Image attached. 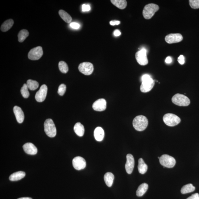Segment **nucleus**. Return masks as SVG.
<instances>
[{
    "label": "nucleus",
    "mask_w": 199,
    "mask_h": 199,
    "mask_svg": "<svg viewBox=\"0 0 199 199\" xmlns=\"http://www.w3.org/2000/svg\"><path fill=\"white\" fill-rule=\"evenodd\" d=\"M23 147L24 151L28 154L35 155L37 153V148L32 143H26Z\"/></svg>",
    "instance_id": "obj_17"
},
{
    "label": "nucleus",
    "mask_w": 199,
    "mask_h": 199,
    "mask_svg": "<svg viewBox=\"0 0 199 199\" xmlns=\"http://www.w3.org/2000/svg\"><path fill=\"white\" fill-rule=\"evenodd\" d=\"M159 9L158 5L155 4L151 3L146 5L143 10V15L144 18L146 19H150L154 16L155 13Z\"/></svg>",
    "instance_id": "obj_3"
},
{
    "label": "nucleus",
    "mask_w": 199,
    "mask_h": 199,
    "mask_svg": "<svg viewBox=\"0 0 199 199\" xmlns=\"http://www.w3.org/2000/svg\"><path fill=\"white\" fill-rule=\"evenodd\" d=\"M189 2L191 8L194 9L199 8V0H189Z\"/></svg>",
    "instance_id": "obj_32"
},
{
    "label": "nucleus",
    "mask_w": 199,
    "mask_h": 199,
    "mask_svg": "<svg viewBox=\"0 0 199 199\" xmlns=\"http://www.w3.org/2000/svg\"><path fill=\"white\" fill-rule=\"evenodd\" d=\"M172 62V58L170 56H168L165 60V62L167 64H170Z\"/></svg>",
    "instance_id": "obj_40"
},
{
    "label": "nucleus",
    "mask_w": 199,
    "mask_h": 199,
    "mask_svg": "<svg viewBox=\"0 0 199 199\" xmlns=\"http://www.w3.org/2000/svg\"><path fill=\"white\" fill-rule=\"evenodd\" d=\"M26 176L25 172L23 171H19L14 172L11 174L9 179L11 181L19 180L23 178Z\"/></svg>",
    "instance_id": "obj_19"
},
{
    "label": "nucleus",
    "mask_w": 199,
    "mask_h": 199,
    "mask_svg": "<svg viewBox=\"0 0 199 199\" xmlns=\"http://www.w3.org/2000/svg\"><path fill=\"white\" fill-rule=\"evenodd\" d=\"M43 54L42 47L39 46L32 49L28 55V58L32 60H39L42 56Z\"/></svg>",
    "instance_id": "obj_10"
},
{
    "label": "nucleus",
    "mask_w": 199,
    "mask_h": 199,
    "mask_svg": "<svg viewBox=\"0 0 199 199\" xmlns=\"http://www.w3.org/2000/svg\"><path fill=\"white\" fill-rule=\"evenodd\" d=\"M13 24H14V21L12 19L6 21L1 26V31L3 32H6L8 31L12 27Z\"/></svg>",
    "instance_id": "obj_24"
},
{
    "label": "nucleus",
    "mask_w": 199,
    "mask_h": 199,
    "mask_svg": "<svg viewBox=\"0 0 199 199\" xmlns=\"http://www.w3.org/2000/svg\"><path fill=\"white\" fill-rule=\"evenodd\" d=\"M47 90L48 88L46 85H42L35 95V100L37 102H42L44 101L46 97Z\"/></svg>",
    "instance_id": "obj_11"
},
{
    "label": "nucleus",
    "mask_w": 199,
    "mask_h": 199,
    "mask_svg": "<svg viewBox=\"0 0 199 199\" xmlns=\"http://www.w3.org/2000/svg\"><path fill=\"white\" fill-rule=\"evenodd\" d=\"M163 120L165 124L170 126H177L181 122V119L179 117L172 113L165 114L163 117Z\"/></svg>",
    "instance_id": "obj_6"
},
{
    "label": "nucleus",
    "mask_w": 199,
    "mask_h": 199,
    "mask_svg": "<svg viewBox=\"0 0 199 199\" xmlns=\"http://www.w3.org/2000/svg\"><path fill=\"white\" fill-rule=\"evenodd\" d=\"M110 24L112 26H114L115 25H119L120 23V22L118 21H111L110 22Z\"/></svg>",
    "instance_id": "obj_38"
},
{
    "label": "nucleus",
    "mask_w": 199,
    "mask_h": 199,
    "mask_svg": "<svg viewBox=\"0 0 199 199\" xmlns=\"http://www.w3.org/2000/svg\"><path fill=\"white\" fill-rule=\"evenodd\" d=\"M114 179V175L111 172H107L104 176V180H105L106 184L109 187L112 186Z\"/></svg>",
    "instance_id": "obj_20"
},
{
    "label": "nucleus",
    "mask_w": 199,
    "mask_h": 199,
    "mask_svg": "<svg viewBox=\"0 0 199 199\" xmlns=\"http://www.w3.org/2000/svg\"><path fill=\"white\" fill-rule=\"evenodd\" d=\"M59 68L61 73H68L69 68L68 65L65 62L60 61L58 64Z\"/></svg>",
    "instance_id": "obj_30"
},
{
    "label": "nucleus",
    "mask_w": 199,
    "mask_h": 199,
    "mask_svg": "<svg viewBox=\"0 0 199 199\" xmlns=\"http://www.w3.org/2000/svg\"><path fill=\"white\" fill-rule=\"evenodd\" d=\"M18 199H32L30 197H22V198H19Z\"/></svg>",
    "instance_id": "obj_41"
},
{
    "label": "nucleus",
    "mask_w": 199,
    "mask_h": 199,
    "mask_svg": "<svg viewBox=\"0 0 199 199\" xmlns=\"http://www.w3.org/2000/svg\"><path fill=\"white\" fill-rule=\"evenodd\" d=\"M178 61L181 65H183L185 63V58L183 55H180L178 58Z\"/></svg>",
    "instance_id": "obj_35"
},
{
    "label": "nucleus",
    "mask_w": 199,
    "mask_h": 199,
    "mask_svg": "<svg viewBox=\"0 0 199 199\" xmlns=\"http://www.w3.org/2000/svg\"><path fill=\"white\" fill-rule=\"evenodd\" d=\"M135 58L138 63L140 65L145 66L148 63L147 56V51L145 49L143 48L138 51L135 54Z\"/></svg>",
    "instance_id": "obj_8"
},
{
    "label": "nucleus",
    "mask_w": 199,
    "mask_h": 199,
    "mask_svg": "<svg viewBox=\"0 0 199 199\" xmlns=\"http://www.w3.org/2000/svg\"><path fill=\"white\" fill-rule=\"evenodd\" d=\"M111 2L118 8L124 9L126 8L127 2L125 0H111Z\"/></svg>",
    "instance_id": "obj_25"
},
{
    "label": "nucleus",
    "mask_w": 199,
    "mask_h": 199,
    "mask_svg": "<svg viewBox=\"0 0 199 199\" xmlns=\"http://www.w3.org/2000/svg\"><path fill=\"white\" fill-rule=\"evenodd\" d=\"M142 83L140 90L143 93H147L152 89L155 85V81L150 76L146 74L142 77Z\"/></svg>",
    "instance_id": "obj_2"
},
{
    "label": "nucleus",
    "mask_w": 199,
    "mask_h": 199,
    "mask_svg": "<svg viewBox=\"0 0 199 199\" xmlns=\"http://www.w3.org/2000/svg\"><path fill=\"white\" fill-rule=\"evenodd\" d=\"M59 14L60 18L67 23H69L72 22V18L65 11L60 10L59 11Z\"/></svg>",
    "instance_id": "obj_26"
},
{
    "label": "nucleus",
    "mask_w": 199,
    "mask_h": 199,
    "mask_svg": "<svg viewBox=\"0 0 199 199\" xmlns=\"http://www.w3.org/2000/svg\"><path fill=\"white\" fill-rule=\"evenodd\" d=\"M27 85L28 88L31 90H35L39 86V83L36 81L29 79L27 81Z\"/></svg>",
    "instance_id": "obj_28"
},
{
    "label": "nucleus",
    "mask_w": 199,
    "mask_h": 199,
    "mask_svg": "<svg viewBox=\"0 0 199 199\" xmlns=\"http://www.w3.org/2000/svg\"><path fill=\"white\" fill-rule=\"evenodd\" d=\"M114 35L115 36L118 37L121 35V33L119 30H115L114 32Z\"/></svg>",
    "instance_id": "obj_39"
},
{
    "label": "nucleus",
    "mask_w": 199,
    "mask_h": 199,
    "mask_svg": "<svg viewBox=\"0 0 199 199\" xmlns=\"http://www.w3.org/2000/svg\"><path fill=\"white\" fill-rule=\"evenodd\" d=\"M91 8L89 5L83 4L82 6V10L83 12H88L90 10Z\"/></svg>",
    "instance_id": "obj_34"
},
{
    "label": "nucleus",
    "mask_w": 199,
    "mask_h": 199,
    "mask_svg": "<svg viewBox=\"0 0 199 199\" xmlns=\"http://www.w3.org/2000/svg\"><path fill=\"white\" fill-rule=\"evenodd\" d=\"M126 158V162L125 165V168L127 173L131 174L133 171L134 167V159L132 155L131 154H128L127 155Z\"/></svg>",
    "instance_id": "obj_14"
},
{
    "label": "nucleus",
    "mask_w": 199,
    "mask_h": 199,
    "mask_svg": "<svg viewBox=\"0 0 199 199\" xmlns=\"http://www.w3.org/2000/svg\"><path fill=\"white\" fill-rule=\"evenodd\" d=\"M70 26L71 28L75 29H78L80 27L79 24L75 22L71 23L70 24Z\"/></svg>",
    "instance_id": "obj_36"
},
{
    "label": "nucleus",
    "mask_w": 199,
    "mask_h": 199,
    "mask_svg": "<svg viewBox=\"0 0 199 199\" xmlns=\"http://www.w3.org/2000/svg\"><path fill=\"white\" fill-rule=\"evenodd\" d=\"M13 110L17 121L19 123L23 122L24 119V115L21 108L18 106H15L13 108Z\"/></svg>",
    "instance_id": "obj_16"
},
{
    "label": "nucleus",
    "mask_w": 199,
    "mask_h": 199,
    "mask_svg": "<svg viewBox=\"0 0 199 199\" xmlns=\"http://www.w3.org/2000/svg\"><path fill=\"white\" fill-rule=\"evenodd\" d=\"M44 131L47 135L50 138L54 137L56 134V130L53 120L47 119L44 123Z\"/></svg>",
    "instance_id": "obj_4"
},
{
    "label": "nucleus",
    "mask_w": 199,
    "mask_h": 199,
    "mask_svg": "<svg viewBox=\"0 0 199 199\" xmlns=\"http://www.w3.org/2000/svg\"><path fill=\"white\" fill-rule=\"evenodd\" d=\"M172 102L175 105L180 106H188L190 103V100L184 95L176 94L172 97Z\"/></svg>",
    "instance_id": "obj_5"
},
{
    "label": "nucleus",
    "mask_w": 199,
    "mask_h": 199,
    "mask_svg": "<svg viewBox=\"0 0 199 199\" xmlns=\"http://www.w3.org/2000/svg\"><path fill=\"white\" fill-rule=\"evenodd\" d=\"M28 35H29V32L27 30L23 29L21 30L19 32L18 35L19 41L20 43L23 42Z\"/></svg>",
    "instance_id": "obj_29"
},
{
    "label": "nucleus",
    "mask_w": 199,
    "mask_h": 199,
    "mask_svg": "<svg viewBox=\"0 0 199 199\" xmlns=\"http://www.w3.org/2000/svg\"><path fill=\"white\" fill-rule=\"evenodd\" d=\"M148 167L142 158L138 160V170L140 173L144 174L147 172Z\"/></svg>",
    "instance_id": "obj_22"
},
{
    "label": "nucleus",
    "mask_w": 199,
    "mask_h": 199,
    "mask_svg": "<svg viewBox=\"0 0 199 199\" xmlns=\"http://www.w3.org/2000/svg\"><path fill=\"white\" fill-rule=\"evenodd\" d=\"M94 135L96 141H102L105 136V132L103 129L100 127H97L94 131Z\"/></svg>",
    "instance_id": "obj_18"
},
{
    "label": "nucleus",
    "mask_w": 199,
    "mask_h": 199,
    "mask_svg": "<svg viewBox=\"0 0 199 199\" xmlns=\"http://www.w3.org/2000/svg\"><path fill=\"white\" fill-rule=\"evenodd\" d=\"M199 197V195L198 193H195L193 194L190 197H189L187 199H198Z\"/></svg>",
    "instance_id": "obj_37"
},
{
    "label": "nucleus",
    "mask_w": 199,
    "mask_h": 199,
    "mask_svg": "<svg viewBox=\"0 0 199 199\" xmlns=\"http://www.w3.org/2000/svg\"><path fill=\"white\" fill-rule=\"evenodd\" d=\"M66 87L65 84H62L59 87L58 93L60 96H62L65 94Z\"/></svg>",
    "instance_id": "obj_33"
},
{
    "label": "nucleus",
    "mask_w": 199,
    "mask_h": 199,
    "mask_svg": "<svg viewBox=\"0 0 199 199\" xmlns=\"http://www.w3.org/2000/svg\"><path fill=\"white\" fill-rule=\"evenodd\" d=\"M183 39V36L179 33L170 34L165 38L166 42L170 44L180 42Z\"/></svg>",
    "instance_id": "obj_13"
},
{
    "label": "nucleus",
    "mask_w": 199,
    "mask_h": 199,
    "mask_svg": "<svg viewBox=\"0 0 199 199\" xmlns=\"http://www.w3.org/2000/svg\"><path fill=\"white\" fill-rule=\"evenodd\" d=\"M73 166L77 170L84 169L86 166V162L85 159L80 156L76 157L73 159Z\"/></svg>",
    "instance_id": "obj_12"
},
{
    "label": "nucleus",
    "mask_w": 199,
    "mask_h": 199,
    "mask_svg": "<svg viewBox=\"0 0 199 199\" xmlns=\"http://www.w3.org/2000/svg\"><path fill=\"white\" fill-rule=\"evenodd\" d=\"M74 130L76 134L79 136H82L85 133V128L81 123L77 122L74 126Z\"/></svg>",
    "instance_id": "obj_21"
},
{
    "label": "nucleus",
    "mask_w": 199,
    "mask_h": 199,
    "mask_svg": "<svg viewBox=\"0 0 199 199\" xmlns=\"http://www.w3.org/2000/svg\"><path fill=\"white\" fill-rule=\"evenodd\" d=\"M106 101L104 98L97 100L93 105V108L94 110L102 111L105 110L106 109Z\"/></svg>",
    "instance_id": "obj_15"
},
{
    "label": "nucleus",
    "mask_w": 199,
    "mask_h": 199,
    "mask_svg": "<svg viewBox=\"0 0 199 199\" xmlns=\"http://www.w3.org/2000/svg\"><path fill=\"white\" fill-rule=\"evenodd\" d=\"M159 162L164 168H172L175 165L176 161L173 157L168 155H164L159 159Z\"/></svg>",
    "instance_id": "obj_7"
},
{
    "label": "nucleus",
    "mask_w": 199,
    "mask_h": 199,
    "mask_svg": "<svg viewBox=\"0 0 199 199\" xmlns=\"http://www.w3.org/2000/svg\"><path fill=\"white\" fill-rule=\"evenodd\" d=\"M158 159H160V157H158Z\"/></svg>",
    "instance_id": "obj_42"
},
{
    "label": "nucleus",
    "mask_w": 199,
    "mask_h": 199,
    "mask_svg": "<svg viewBox=\"0 0 199 199\" xmlns=\"http://www.w3.org/2000/svg\"><path fill=\"white\" fill-rule=\"evenodd\" d=\"M78 69L81 73L86 75L92 74L94 71V66L92 64L89 62H83L80 64Z\"/></svg>",
    "instance_id": "obj_9"
},
{
    "label": "nucleus",
    "mask_w": 199,
    "mask_h": 199,
    "mask_svg": "<svg viewBox=\"0 0 199 199\" xmlns=\"http://www.w3.org/2000/svg\"><path fill=\"white\" fill-rule=\"evenodd\" d=\"M198 199H199V198H198Z\"/></svg>",
    "instance_id": "obj_43"
},
{
    "label": "nucleus",
    "mask_w": 199,
    "mask_h": 199,
    "mask_svg": "<svg viewBox=\"0 0 199 199\" xmlns=\"http://www.w3.org/2000/svg\"><path fill=\"white\" fill-rule=\"evenodd\" d=\"M195 190V187L192 184H189L182 187L181 192L182 194H186L187 193L193 192Z\"/></svg>",
    "instance_id": "obj_27"
},
{
    "label": "nucleus",
    "mask_w": 199,
    "mask_h": 199,
    "mask_svg": "<svg viewBox=\"0 0 199 199\" xmlns=\"http://www.w3.org/2000/svg\"><path fill=\"white\" fill-rule=\"evenodd\" d=\"M148 121L147 117L143 115H138L133 121V126L136 130L143 131L147 127Z\"/></svg>",
    "instance_id": "obj_1"
},
{
    "label": "nucleus",
    "mask_w": 199,
    "mask_h": 199,
    "mask_svg": "<svg viewBox=\"0 0 199 199\" xmlns=\"http://www.w3.org/2000/svg\"><path fill=\"white\" fill-rule=\"evenodd\" d=\"M21 93L23 97L24 98H27L29 97L30 94L28 91L27 85L24 84L21 89Z\"/></svg>",
    "instance_id": "obj_31"
},
{
    "label": "nucleus",
    "mask_w": 199,
    "mask_h": 199,
    "mask_svg": "<svg viewBox=\"0 0 199 199\" xmlns=\"http://www.w3.org/2000/svg\"><path fill=\"white\" fill-rule=\"evenodd\" d=\"M148 188V185L146 183L142 184L139 186L136 191V196L139 197L143 196L147 192Z\"/></svg>",
    "instance_id": "obj_23"
}]
</instances>
